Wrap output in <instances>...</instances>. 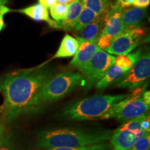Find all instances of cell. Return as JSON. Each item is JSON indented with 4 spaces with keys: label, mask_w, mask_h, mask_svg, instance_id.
I'll list each match as a JSON object with an SVG mask.
<instances>
[{
    "label": "cell",
    "mask_w": 150,
    "mask_h": 150,
    "mask_svg": "<svg viewBox=\"0 0 150 150\" xmlns=\"http://www.w3.org/2000/svg\"><path fill=\"white\" fill-rule=\"evenodd\" d=\"M51 67L42 65L7 74L0 83L4 103L0 112L10 122L23 112L42 86L53 77Z\"/></svg>",
    "instance_id": "obj_1"
},
{
    "label": "cell",
    "mask_w": 150,
    "mask_h": 150,
    "mask_svg": "<svg viewBox=\"0 0 150 150\" xmlns=\"http://www.w3.org/2000/svg\"><path fill=\"white\" fill-rule=\"evenodd\" d=\"M111 131L91 133L72 129H49L37 134V146L40 148L76 147L103 143L110 140Z\"/></svg>",
    "instance_id": "obj_2"
},
{
    "label": "cell",
    "mask_w": 150,
    "mask_h": 150,
    "mask_svg": "<svg viewBox=\"0 0 150 150\" xmlns=\"http://www.w3.org/2000/svg\"><path fill=\"white\" fill-rule=\"evenodd\" d=\"M83 80L79 72H65L52 77L42 86L24 110V115L35 113L45 106L69 95Z\"/></svg>",
    "instance_id": "obj_3"
},
{
    "label": "cell",
    "mask_w": 150,
    "mask_h": 150,
    "mask_svg": "<svg viewBox=\"0 0 150 150\" xmlns=\"http://www.w3.org/2000/svg\"><path fill=\"white\" fill-rule=\"evenodd\" d=\"M126 95H96L67 105L62 111V116L72 120L102 119L116 103Z\"/></svg>",
    "instance_id": "obj_4"
},
{
    "label": "cell",
    "mask_w": 150,
    "mask_h": 150,
    "mask_svg": "<svg viewBox=\"0 0 150 150\" xmlns=\"http://www.w3.org/2000/svg\"><path fill=\"white\" fill-rule=\"evenodd\" d=\"M147 132H149V117L147 113L124 122L112 131L110 145L112 150H127Z\"/></svg>",
    "instance_id": "obj_5"
},
{
    "label": "cell",
    "mask_w": 150,
    "mask_h": 150,
    "mask_svg": "<svg viewBox=\"0 0 150 150\" xmlns=\"http://www.w3.org/2000/svg\"><path fill=\"white\" fill-rule=\"evenodd\" d=\"M149 91L136 93L133 96H126L113 105L102 119L115 118L125 122L140 117L147 113L149 109Z\"/></svg>",
    "instance_id": "obj_6"
},
{
    "label": "cell",
    "mask_w": 150,
    "mask_h": 150,
    "mask_svg": "<svg viewBox=\"0 0 150 150\" xmlns=\"http://www.w3.org/2000/svg\"><path fill=\"white\" fill-rule=\"evenodd\" d=\"M115 57L99 49L83 68L80 70L85 78V91H88L97 83L114 64Z\"/></svg>",
    "instance_id": "obj_7"
},
{
    "label": "cell",
    "mask_w": 150,
    "mask_h": 150,
    "mask_svg": "<svg viewBox=\"0 0 150 150\" xmlns=\"http://www.w3.org/2000/svg\"><path fill=\"white\" fill-rule=\"evenodd\" d=\"M149 76L150 56L149 52H148L140 56L125 77L117 83V86L121 88L136 89L145 83L149 78Z\"/></svg>",
    "instance_id": "obj_8"
},
{
    "label": "cell",
    "mask_w": 150,
    "mask_h": 150,
    "mask_svg": "<svg viewBox=\"0 0 150 150\" xmlns=\"http://www.w3.org/2000/svg\"><path fill=\"white\" fill-rule=\"evenodd\" d=\"M145 33L143 29L131 28L115 37L105 52L112 55H126L130 53L139 44L142 35Z\"/></svg>",
    "instance_id": "obj_9"
},
{
    "label": "cell",
    "mask_w": 150,
    "mask_h": 150,
    "mask_svg": "<svg viewBox=\"0 0 150 150\" xmlns=\"http://www.w3.org/2000/svg\"><path fill=\"white\" fill-rule=\"evenodd\" d=\"M122 10L123 7L117 0L105 16L104 29H102V33H106L115 38L125 31L122 21Z\"/></svg>",
    "instance_id": "obj_10"
},
{
    "label": "cell",
    "mask_w": 150,
    "mask_h": 150,
    "mask_svg": "<svg viewBox=\"0 0 150 150\" xmlns=\"http://www.w3.org/2000/svg\"><path fill=\"white\" fill-rule=\"evenodd\" d=\"M97 39H95L79 43V46L74 58L70 62V66L79 70L83 68L99 49L97 45Z\"/></svg>",
    "instance_id": "obj_11"
},
{
    "label": "cell",
    "mask_w": 150,
    "mask_h": 150,
    "mask_svg": "<svg viewBox=\"0 0 150 150\" xmlns=\"http://www.w3.org/2000/svg\"><path fill=\"white\" fill-rule=\"evenodd\" d=\"M19 13L24 14L29 18L36 21H45L47 22L50 27L59 28L57 22L52 20L49 16V11L46 7L38 3L26 8L18 11Z\"/></svg>",
    "instance_id": "obj_12"
},
{
    "label": "cell",
    "mask_w": 150,
    "mask_h": 150,
    "mask_svg": "<svg viewBox=\"0 0 150 150\" xmlns=\"http://www.w3.org/2000/svg\"><path fill=\"white\" fill-rule=\"evenodd\" d=\"M128 72V70H124L116 66L115 64H112L108 69L103 77L96 83L97 90L104 91L112 84L119 83Z\"/></svg>",
    "instance_id": "obj_13"
},
{
    "label": "cell",
    "mask_w": 150,
    "mask_h": 150,
    "mask_svg": "<svg viewBox=\"0 0 150 150\" xmlns=\"http://www.w3.org/2000/svg\"><path fill=\"white\" fill-rule=\"evenodd\" d=\"M147 13L145 8L139 7H131L122 12V21L125 29H129L131 28H135L138 26L142 19L145 18Z\"/></svg>",
    "instance_id": "obj_14"
},
{
    "label": "cell",
    "mask_w": 150,
    "mask_h": 150,
    "mask_svg": "<svg viewBox=\"0 0 150 150\" xmlns=\"http://www.w3.org/2000/svg\"><path fill=\"white\" fill-rule=\"evenodd\" d=\"M83 7L82 0H75L70 3L67 6V12L65 18L62 21L57 22L59 29L61 28L65 31L72 29Z\"/></svg>",
    "instance_id": "obj_15"
},
{
    "label": "cell",
    "mask_w": 150,
    "mask_h": 150,
    "mask_svg": "<svg viewBox=\"0 0 150 150\" xmlns=\"http://www.w3.org/2000/svg\"><path fill=\"white\" fill-rule=\"evenodd\" d=\"M98 18L79 31V33L76 35V40L79 43L98 38L99 35L102 32L103 22H104Z\"/></svg>",
    "instance_id": "obj_16"
},
{
    "label": "cell",
    "mask_w": 150,
    "mask_h": 150,
    "mask_svg": "<svg viewBox=\"0 0 150 150\" xmlns=\"http://www.w3.org/2000/svg\"><path fill=\"white\" fill-rule=\"evenodd\" d=\"M79 46V45L76 38L70 35L66 34L63 37L59 50L54 56L53 59L67 58L74 56L77 52Z\"/></svg>",
    "instance_id": "obj_17"
},
{
    "label": "cell",
    "mask_w": 150,
    "mask_h": 150,
    "mask_svg": "<svg viewBox=\"0 0 150 150\" xmlns=\"http://www.w3.org/2000/svg\"><path fill=\"white\" fill-rule=\"evenodd\" d=\"M99 16L95 13L94 11L91 10V9L83 6L79 16L78 17L77 20L75 22L73 29H76L77 31H80L81 29L85 27L86 25L95 21L96 19L98 18Z\"/></svg>",
    "instance_id": "obj_18"
},
{
    "label": "cell",
    "mask_w": 150,
    "mask_h": 150,
    "mask_svg": "<svg viewBox=\"0 0 150 150\" xmlns=\"http://www.w3.org/2000/svg\"><path fill=\"white\" fill-rule=\"evenodd\" d=\"M140 56L141 54L140 50L134 53L128 54L126 55H119L117 57H115L114 64L120 68L129 71L138 61Z\"/></svg>",
    "instance_id": "obj_19"
},
{
    "label": "cell",
    "mask_w": 150,
    "mask_h": 150,
    "mask_svg": "<svg viewBox=\"0 0 150 150\" xmlns=\"http://www.w3.org/2000/svg\"><path fill=\"white\" fill-rule=\"evenodd\" d=\"M0 150H21L13 133H4L0 138Z\"/></svg>",
    "instance_id": "obj_20"
},
{
    "label": "cell",
    "mask_w": 150,
    "mask_h": 150,
    "mask_svg": "<svg viewBox=\"0 0 150 150\" xmlns=\"http://www.w3.org/2000/svg\"><path fill=\"white\" fill-rule=\"evenodd\" d=\"M83 6L91 9L98 16L102 15L108 8L109 0H82Z\"/></svg>",
    "instance_id": "obj_21"
},
{
    "label": "cell",
    "mask_w": 150,
    "mask_h": 150,
    "mask_svg": "<svg viewBox=\"0 0 150 150\" xmlns=\"http://www.w3.org/2000/svg\"><path fill=\"white\" fill-rule=\"evenodd\" d=\"M45 150H112L110 144L103 143L95 144V145H86L83 147H56L49 148Z\"/></svg>",
    "instance_id": "obj_22"
},
{
    "label": "cell",
    "mask_w": 150,
    "mask_h": 150,
    "mask_svg": "<svg viewBox=\"0 0 150 150\" xmlns=\"http://www.w3.org/2000/svg\"><path fill=\"white\" fill-rule=\"evenodd\" d=\"M67 6L62 4H57L50 7V14L56 22H60L65 18L67 12Z\"/></svg>",
    "instance_id": "obj_23"
},
{
    "label": "cell",
    "mask_w": 150,
    "mask_h": 150,
    "mask_svg": "<svg viewBox=\"0 0 150 150\" xmlns=\"http://www.w3.org/2000/svg\"><path fill=\"white\" fill-rule=\"evenodd\" d=\"M149 147L150 134L149 132H147L137 140L132 147L127 150H149Z\"/></svg>",
    "instance_id": "obj_24"
},
{
    "label": "cell",
    "mask_w": 150,
    "mask_h": 150,
    "mask_svg": "<svg viewBox=\"0 0 150 150\" xmlns=\"http://www.w3.org/2000/svg\"><path fill=\"white\" fill-rule=\"evenodd\" d=\"M113 39V38L110 36V35L106 34V33H102L97 38V45L100 50H104L105 49L109 47Z\"/></svg>",
    "instance_id": "obj_25"
},
{
    "label": "cell",
    "mask_w": 150,
    "mask_h": 150,
    "mask_svg": "<svg viewBox=\"0 0 150 150\" xmlns=\"http://www.w3.org/2000/svg\"><path fill=\"white\" fill-rule=\"evenodd\" d=\"M150 3V0H134L132 5L139 8H146Z\"/></svg>",
    "instance_id": "obj_26"
},
{
    "label": "cell",
    "mask_w": 150,
    "mask_h": 150,
    "mask_svg": "<svg viewBox=\"0 0 150 150\" xmlns=\"http://www.w3.org/2000/svg\"><path fill=\"white\" fill-rule=\"evenodd\" d=\"M39 4L44 6L47 8H50L57 3V0H38Z\"/></svg>",
    "instance_id": "obj_27"
},
{
    "label": "cell",
    "mask_w": 150,
    "mask_h": 150,
    "mask_svg": "<svg viewBox=\"0 0 150 150\" xmlns=\"http://www.w3.org/2000/svg\"><path fill=\"white\" fill-rule=\"evenodd\" d=\"M11 9L6 6H0V18H3L4 15L8 13V12H11Z\"/></svg>",
    "instance_id": "obj_28"
},
{
    "label": "cell",
    "mask_w": 150,
    "mask_h": 150,
    "mask_svg": "<svg viewBox=\"0 0 150 150\" xmlns=\"http://www.w3.org/2000/svg\"><path fill=\"white\" fill-rule=\"evenodd\" d=\"M118 2L120 4L121 6L122 7L125 6H128L133 4L134 1V0H117Z\"/></svg>",
    "instance_id": "obj_29"
},
{
    "label": "cell",
    "mask_w": 150,
    "mask_h": 150,
    "mask_svg": "<svg viewBox=\"0 0 150 150\" xmlns=\"http://www.w3.org/2000/svg\"><path fill=\"white\" fill-rule=\"evenodd\" d=\"M6 131V123L4 121H0V138Z\"/></svg>",
    "instance_id": "obj_30"
},
{
    "label": "cell",
    "mask_w": 150,
    "mask_h": 150,
    "mask_svg": "<svg viewBox=\"0 0 150 150\" xmlns=\"http://www.w3.org/2000/svg\"><path fill=\"white\" fill-rule=\"evenodd\" d=\"M57 1H59V4H62L69 5L70 3H72L74 1L73 0H57Z\"/></svg>",
    "instance_id": "obj_31"
},
{
    "label": "cell",
    "mask_w": 150,
    "mask_h": 150,
    "mask_svg": "<svg viewBox=\"0 0 150 150\" xmlns=\"http://www.w3.org/2000/svg\"><path fill=\"white\" fill-rule=\"evenodd\" d=\"M4 27H5V24H4V19L0 18V31L4 29Z\"/></svg>",
    "instance_id": "obj_32"
},
{
    "label": "cell",
    "mask_w": 150,
    "mask_h": 150,
    "mask_svg": "<svg viewBox=\"0 0 150 150\" xmlns=\"http://www.w3.org/2000/svg\"><path fill=\"white\" fill-rule=\"evenodd\" d=\"M8 1L9 0H0V6L6 4L8 2Z\"/></svg>",
    "instance_id": "obj_33"
},
{
    "label": "cell",
    "mask_w": 150,
    "mask_h": 150,
    "mask_svg": "<svg viewBox=\"0 0 150 150\" xmlns=\"http://www.w3.org/2000/svg\"><path fill=\"white\" fill-rule=\"evenodd\" d=\"M73 1H75V0H73Z\"/></svg>",
    "instance_id": "obj_34"
}]
</instances>
